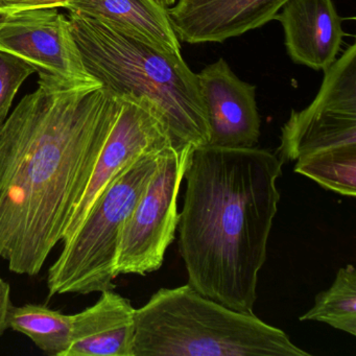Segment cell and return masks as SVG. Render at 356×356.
Listing matches in <instances>:
<instances>
[{"mask_svg":"<svg viewBox=\"0 0 356 356\" xmlns=\"http://www.w3.org/2000/svg\"><path fill=\"white\" fill-rule=\"evenodd\" d=\"M38 84L0 128V259L28 276L63 241L122 104L99 83Z\"/></svg>","mask_w":356,"mask_h":356,"instance_id":"6da1fadb","label":"cell"},{"mask_svg":"<svg viewBox=\"0 0 356 356\" xmlns=\"http://www.w3.org/2000/svg\"><path fill=\"white\" fill-rule=\"evenodd\" d=\"M282 163L255 147L208 145L191 152L179 249L188 284L204 297L254 314L258 275L280 201Z\"/></svg>","mask_w":356,"mask_h":356,"instance_id":"7a4b0ae2","label":"cell"},{"mask_svg":"<svg viewBox=\"0 0 356 356\" xmlns=\"http://www.w3.org/2000/svg\"><path fill=\"white\" fill-rule=\"evenodd\" d=\"M68 20L91 78L115 97L147 104L175 147L209 145L199 78L182 55L160 51L92 18L70 13Z\"/></svg>","mask_w":356,"mask_h":356,"instance_id":"3957f363","label":"cell"},{"mask_svg":"<svg viewBox=\"0 0 356 356\" xmlns=\"http://www.w3.org/2000/svg\"><path fill=\"white\" fill-rule=\"evenodd\" d=\"M133 356H310L254 314L227 307L191 285L160 289L135 310Z\"/></svg>","mask_w":356,"mask_h":356,"instance_id":"277c9868","label":"cell"},{"mask_svg":"<svg viewBox=\"0 0 356 356\" xmlns=\"http://www.w3.org/2000/svg\"><path fill=\"white\" fill-rule=\"evenodd\" d=\"M166 149L137 160L95 202L49 268V298L66 293L88 295L115 289L116 258L122 228Z\"/></svg>","mask_w":356,"mask_h":356,"instance_id":"5b68a950","label":"cell"},{"mask_svg":"<svg viewBox=\"0 0 356 356\" xmlns=\"http://www.w3.org/2000/svg\"><path fill=\"white\" fill-rule=\"evenodd\" d=\"M193 147L166 149L134 210L118 245L115 272L145 276L161 268L178 229V195Z\"/></svg>","mask_w":356,"mask_h":356,"instance_id":"8992f818","label":"cell"},{"mask_svg":"<svg viewBox=\"0 0 356 356\" xmlns=\"http://www.w3.org/2000/svg\"><path fill=\"white\" fill-rule=\"evenodd\" d=\"M356 145V44L326 70L318 95L301 111L293 110L281 129V161L332 147Z\"/></svg>","mask_w":356,"mask_h":356,"instance_id":"52a82bcc","label":"cell"},{"mask_svg":"<svg viewBox=\"0 0 356 356\" xmlns=\"http://www.w3.org/2000/svg\"><path fill=\"white\" fill-rule=\"evenodd\" d=\"M0 51L30 64L41 81L97 83L85 70L70 20L57 9L30 10L8 15L0 28Z\"/></svg>","mask_w":356,"mask_h":356,"instance_id":"ba28073f","label":"cell"},{"mask_svg":"<svg viewBox=\"0 0 356 356\" xmlns=\"http://www.w3.org/2000/svg\"><path fill=\"white\" fill-rule=\"evenodd\" d=\"M122 108L102 149L90 180L74 209L62 243L70 241L95 202L133 163L147 155L174 147L168 131L147 104L120 97Z\"/></svg>","mask_w":356,"mask_h":356,"instance_id":"9c48e42d","label":"cell"},{"mask_svg":"<svg viewBox=\"0 0 356 356\" xmlns=\"http://www.w3.org/2000/svg\"><path fill=\"white\" fill-rule=\"evenodd\" d=\"M209 127V145L255 147L260 137L255 85L243 82L224 59L197 74Z\"/></svg>","mask_w":356,"mask_h":356,"instance_id":"30bf717a","label":"cell"},{"mask_svg":"<svg viewBox=\"0 0 356 356\" xmlns=\"http://www.w3.org/2000/svg\"><path fill=\"white\" fill-rule=\"evenodd\" d=\"M289 0H177L168 9L179 40L222 43L261 28Z\"/></svg>","mask_w":356,"mask_h":356,"instance_id":"8fae6325","label":"cell"},{"mask_svg":"<svg viewBox=\"0 0 356 356\" xmlns=\"http://www.w3.org/2000/svg\"><path fill=\"white\" fill-rule=\"evenodd\" d=\"M275 19L293 63L324 72L337 60L346 33L332 0H289Z\"/></svg>","mask_w":356,"mask_h":356,"instance_id":"7c38bea8","label":"cell"},{"mask_svg":"<svg viewBox=\"0 0 356 356\" xmlns=\"http://www.w3.org/2000/svg\"><path fill=\"white\" fill-rule=\"evenodd\" d=\"M95 305L72 314V337L63 356H133L135 308L114 289Z\"/></svg>","mask_w":356,"mask_h":356,"instance_id":"4fadbf2b","label":"cell"},{"mask_svg":"<svg viewBox=\"0 0 356 356\" xmlns=\"http://www.w3.org/2000/svg\"><path fill=\"white\" fill-rule=\"evenodd\" d=\"M65 9L160 51L182 55L181 41L172 29L168 10L154 0H72Z\"/></svg>","mask_w":356,"mask_h":356,"instance_id":"5bb4252c","label":"cell"},{"mask_svg":"<svg viewBox=\"0 0 356 356\" xmlns=\"http://www.w3.org/2000/svg\"><path fill=\"white\" fill-rule=\"evenodd\" d=\"M9 328L30 337L44 353L63 356L72 343V314L38 304L12 306Z\"/></svg>","mask_w":356,"mask_h":356,"instance_id":"9a60e30c","label":"cell"},{"mask_svg":"<svg viewBox=\"0 0 356 356\" xmlns=\"http://www.w3.org/2000/svg\"><path fill=\"white\" fill-rule=\"evenodd\" d=\"M295 172L327 191L356 197V145L332 147L296 160Z\"/></svg>","mask_w":356,"mask_h":356,"instance_id":"2e32d148","label":"cell"},{"mask_svg":"<svg viewBox=\"0 0 356 356\" xmlns=\"http://www.w3.org/2000/svg\"><path fill=\"white\" fill-rule=\"evenodd\" d=\"M300 321L324 323L356 335V270L353 264L339 268L332 285L316 296L314 304Z\"/></svg>","mask_w":356,"mask_h":356,"instance_id":"e0dca14e","label":"cell"},{"mask_svg":"<svg viewBox=\"0 0 356 356\" xmlns=\"http://www.w3.org/2000/svg\"><path fill=\"white\" fill-rule=\"evenodd\" d=\"M34 72L24 60L0 51V128L7 120L16 93Z\"/></svg>","mask_w":356,"mask_h":356,"instance_id":"ac0fdd59","label":"cell"},{"mask_svg":"<svg viewBox=\"0 0 356 356\" xmlns=\"http://www.w3.org/2000/svg\"><path fill=\"white\" fill-rule=\"evenodd\" d=\"M72 0H0V13L10 14L30 10L65 8Z\"/></svg>","mask_w":356,"mask_h":356,"instance_id":"d6986e66","label":"cell"},{"mask_svg":"<svg viewBox=\"0 0 356 356\" xmlns=\"http://www.w3.org/2000/svg\"><path fill=\"white\" fill-rule=\"evenodd\" d=\"M12 306L11 287L0 276V337L9 329V314Z\"/></svg>","mask_w":356,"mask_h":356,"instance_id":"ffe728a7","label":"cell"},{"mask_svg":"<svg viewBox=\"0 0 356 356\" xmlns=\"http://www.w3.org/2000/svg\"><path fill=\"white\" fill-rule=\"evenodd\" d=\"M157 5L160 7L164 8V9L168 10L176 3L177 0H154Z\"/></svg>","mask_w":356,"mask_h":356,"instance_id":"44dd1931","label":"cell"},{"mask_svg":"<svg viewBox=\"0 0 356 356\" xmlns=\"http://www.w3.org/2000/svg\"><path fill=\"white\" fill-rule=\"evenodd\" d=\"M7 16V14L0 13V28H1V26H3V22H5Z\"/></svg>","mask_w":356,"mask_h":356,"instance_id":"7402d4cb","label":"cell"}]
</instances>
